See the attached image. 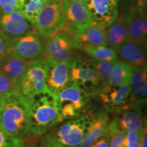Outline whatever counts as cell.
<instances>
[{
  "label": "cell",
  "instance_id": "cell-1",
  "mask_svg": "<svg viewBox=\"0 0 147 147\" xmlns=\"http://www.w3.org/2000/svg\"><path fill=\"white\" fill-rule=\"evenodd\" d=\"M0 128L21 140L31 135L29 101L17 91L0 99Z\"/></svg>",
  "mask_w": 147,
  "mask_h": 147
},
{
  "label": "cell",
  "instance_id": "cell-2",
  "mask_svg": "<svg viewBox=\"0 0 147 147\" xmlns=\"http://www.w3.org/2000/svg\"><path fill=\"white\" fill-rule=\"evenodd\" d=\"M29 103L31 135L41 136L63 121L57 106L55 96L49 92L36 95Z\"/></svg>",
  "mask_w": 147,
  "mask_h": 147
},
{
  "label": "cell",
  "instance_id": "cell-3",
  "mask_svg": "<svg viewBox=\"0 0 147 147\" xmlns=\"http://www.w3.org/2000/svg\"><path fill=\"white\" fill-rule=\"evenodd\" d=\"M58 110L63 121L81 117L91 112V96L71 83L55 96Z\"/></svg>",
  "mask_w": 147,
  "mask_h": 147
},
{
  "label": "cell",
  "instance_id": "cell-4",
  "mask_svg": "<svg viewBox=\"0 0 147 147\" xmlns=\"http://www.w3.org/2000/svg\"><path fill=\"white\" fill-rule=\"evenodd\" d=\"M71 83L75 84L89 96L97 97L105 85L91 63V58L78 54L71 61Z\"/></svg>",
  "mask_w": 147,
  "mask_h": 147
},
{
  "label": "cell",
  "instance_id": "cell-5",
  "mask_svg": "<svg viewBox=\"0 0 147 147\" xmlns=\"http://www.w3.org/2000/svg\"><path fill=\"white\" fill-rule=\"evenodd\" d=\"M45 47L47 58L55 61H71L79 54L75 48L72 31L66 25L45 38Z\"/></svg>",
  "mask_w": 147,
  "mask_h": 147
},
{
  "label": "cell",
  "instance_id": "cell-6",
  "mask_svg": "<svg viewBox=\"0 0 147 147\" xmlns=\"http://www.w3.org/2000/svg\"><path fill=\"white\" fill-rule=\"evenodd\" d=\"M48 59L29 62L23 76L17 84V91L29 101L47 91L46 87Z\"/></svg>",
  "mask_w": 147,
  "mask_h": 147
},
{
  "label": "cell",
  "instance_id": "cell-7",
  "mask_svg": "<svg viewBox=\"0 0 147 147\" xmlns=\"http://www.w3.org/2000/svg\"><path fill=\"white\" fill-rule=\"evenodd\" d=\"M97 98L100 100L107 113L115 115L136 105L129 83L119 85L106 84L101 89Z\"/></svg>",
  "mask_w": 147,
  "mask_h": 147
},
{
  "label": "cell",
  "instance_id": "cell-8",
  "mask_svg": "<svg viewBox=\"0 0 147 147\" xmlns=\"http://www.w3.org/2000/svg\"><path fill=\"white\" fill-rule=\"evenodd\" d=\"M34 26L45 38H49L65 25L60 0H49L40 11Z\"/></svg>",
  "mask_w": 147,
  "mask_h": 147
},
{
  "label": "cell",
  "instance_id": "cell-9",
  "mask_svg": "<svg viewBox=\"0 0 147 147\" xmlns=\"http://www.w3.org/2000/svg\"><path fill=\"white\" fill-rule=\"evenodd\" d=\"M45 37L35 29L28 34L10 42V48L18 56L27 62L47 58L45 47Z\"/></svg>",
  "mask_w": 147,
  "mask_h": 147
},
{
  "label": "cell",
  "instance_id": "cell-10",
  "mask_svg": "<svg viewBox=\"0 0 147 147\" xmlns=\"http://www.w3.org/2000/svg\"><path fill=\"white\" fill-rule=\"evenodd\" d=\"M89 113L79 118L69 119L58 127L50 130L61 146L80 147L89 121Z\"/></svg>",
  "mask_w": 147,
  "mask_h": 147
},
{
  "label": "cell",
  "instance_id": "cell-11",
  "mask_svg": "<svg viewBox=\"0 0 147 147\" xmlns=\"http://www.w3.org/2000/svg\"><path fill=\"white\" fill-rule=\"evenodd\" d=\"M121 0H83L91 25L106 28L118 16Z\"/></svg>",
  "mask_w": 147,
  "mask_h": 147
},
{
  "label": "cell",
  "instance_id": "cell-12",
  "mask_svg": "<svg viewBox=\"0 0 147 147\" xmlns=\"http://www.w3.org/2000/svg\"><path fill=\"white\" fill-rule=\"evenodd\" d=\"M47 59L46 87L47 91L55 96L71 84V61L57 62Z\"/></svg>",
  "mask_w": 147,
  "mask_h": 147
},
{
  "label": "cell",
  "instance_id": "cell-13",
  "mask_svg": "<svg viewBox=\"0 0 147 147\" xmlns=\"http://www.w3.org/2000/svg\"><path fill=\"white\" fill-rule=\"evenodd\" d=\"M34 29V25L18 10L0 15V32L10 42L28 34Z\"/></svg>",
  "mask_w": 147,
  "mask_h": 147
},
{
  "label": "cell",
  "instance_id": "cell-14",
  "mask_svg": "<svg viewBox=\"0 0 147 147\" xmlns=\"http://www.w3.org/2000/svg\"><path fill=\"white\" fill-rule=\"evenodd\" d=\"M117 59L131 69L146 67V45L127 40L115 51Z\"/></svg>",
  "mask_w": 147,
  "mask_h": 147
},
{
  "label": "cell",
  "instance_id": "cell-15",
  "mask_svg": "<svg viewBox=\"0 0 147 147\" xmlns=\"http://www.w3.org/2000/svg\"><path fill=\"white\" fill-rule=\"evenodd\" d=\"M89 115V123L80 147H91L107 133L110 121L107 112L92 110Z\"/></svg>",
  "mask_w": 147,
  "mask_h": 147
},
{
  "label": "cell",
  "instance_id": "cell-16",
  "mask_svg": "<svg viewBox=\"0 0 147 147\" xmlns=\"http://www.w3.org/2000/svg\"><path fill=\"white\" fill-rule=\"evenodd\" d=\"M65 25L76 29L91 25L83 0H60Z\"/></svg>",
  "mask_w": 147,
  "mask_h": 147
},
{
  "label": "cell",
  "instance_id": "cell-17",
  "mask_svg": "<svg viewBox=\"0 0 147 147\" xmlns=\"http://www.w3.org/2000/svg\"><path fill=\"white\" fill-rule=\"evenodd\" d=\"M144 106L136 104L115 115L121 129L136 132H142L146 129V117L142 108Z\"/></svg>",
  "mask_w": 147,
  "mask_h": 147
},
{
  "label": "cell",
  "instance_id": "cell-18",
  "mask_svg": "<svg viewBox=\"0 0 147 147\" xmlns=\"http://www.w3.org/2000/svg\"><path fill=\"white\" fill-rule=\"evenodd\" d=\"M71 31L77 50H81L86 46H106V28L90 25Z\"/></svg>",
  "mask_w": 147,
  "mask_h": 147
},
{
  "label": "cell",
  "instance_id": "cell-19",
  "mask_svg": "<svg viewBox=\"0 0 147 147\" xmlns=\"http://www.w3.org/2000/svg\"><path fill=\"white\" fill-rule=\"evenodd\" d=\"M126 16L128 40L146 45L147 21L145 10L131 8Z\"/></svg>",
  "mask_w": 147,
  "mask_h": 147
},
{
  "label": "cell",
  "instance_id": "cell-20",
  "mask_svg": "<svg viewBox=\"0 0 147 147\" xmlns=\"http://www.w3.org/2000/svg\"><path fill=\"white\" fill-rule=\"evenodd\" d=\"M28 62L24 61L10 48L8 53L0 59V71L17 84L27 68Z\"/></svg>",
  "mask_w": 147,
  "mask_h": 147
},
{
  "label": "cell",
  "instance_id": "cell-21",
  "mask_svg": "<svg viewBox=\"0 0 147 147\" xmlns=\"http://www.w3.org/2000/svg\"><path fill=\"white\" fill-rule=\"evenodd\" d=\"M106 47L115 51L123 42L128 40L126 14L117 17L109 26L106 27Z\"/></svg>",
  "mask_w": 147,
  "mask_h": 147
},
{
  "label": "cell",
  "instance_id": "cell-22",
  "mask_svg": "<svg viewBox=\"0 0 147 147\" xmlns=\"http://www.w3.org/2000/svg\"><path fill=\"white\" fill-rule=\"evenodd\" d=\"M147 67L132 69L129 85L136 104L145 105L147 97Z\"/></svg>",
  "mask_w": 147,
  "mask_h": 147
},
{
  "label": "cell",
  "instance_id": "cell-23",
  "mask_svg": "<svg viewBox=\"0 0 147 147\" xmlns=\"http://www.w3.org/2000/svg\"><path fill=\"white\" fill-rule=\"evenodd\" d=\"M49 0H17L16 10L34 24L40 11Z\"/></svg>",
  "mask_w": 147,
  "mask_h": 147
},
{
  "label": "cell",
  "instance_id": "cell-24",
  "mask_svg": "<svg viewBox=\"0 0 147 147\" xmlns=\"http://www.w3.org/2000/svg\"><path fill=\"white\" fill-rule=\"evenodd\" d=\"M132 69L123 62L117 59L110 71L108 83L112 85H119L129 83Z\"/></svg>",
  "mask_w": 147,
  "mask_h": 147
},
{
  "label": "cell",
  "instance_id": "cell-25",
  "mask_svg": "<svg viewBox=\"0 0 147 147\" xmlns=\"http://www.w3.org/2000/svg\"><path fill=\"white\" fill-rule=\"evenodd\" d=\"M81 51L95 61H115L117 60L116 52L106 46H86Z\"/></svg>",
  "mask_w": 147,
  "mask_h": 147
},
{
  "label": "cell",
  "instance_id": "cell-26",
  "mask_svg": "<svg viewBox=\"0 0 147 147\" xmlns=\"http://www.w3.org/2000/svg\"><path fill=\"white\" fill-rule=\"evenodd\" d=\"M116 61L117 60L100 61H95L91 59L92 65L105 84L108 83V80L109 78L110 71H111Z\"/></svg>",
  "mask_w": 147,
  "mask_h": 147
},
{
  "label": "cell",
  "instance_id": "cell-27",
  "mask_svg": "<svg viewBox=\"0 0 147 147\" xmlns=\"http://www.w3.org/2000/svg\"><path fill=\"white\" fill-rule=\"evenodd\" d=\"M16 91L17 89L14 82L6 75L0 71V99Z\"/></svg>",
  "mask_w": 147,
  "mask_h": 147
},
{
  "label": "cell",
  "instance_id": "cell-28",
  "mask_svg": "<svg viewBox=\"0 0 147 147\" xmlns=\"http://www.w3.org/2000/svg\"><path fill=\"white\" fill-rule=\"evenodd\" d=\"M23 145L21 139L9 135L0 128V147H21Z\"/></svg>",
  "mask_w": 147,
  "mask_h": 147
},
{
  "label": "cell",
  "instance_id": "cell-29",
  "mask_svg": "<svg viewBox=\"0 0 147 147\" xmlns=\"http://www.w3.org/2000/svg\"><path fill=\"white\" fill-rule=\"evenodd\" d=\"M144 131L142 132L127 131L126 137L124 140V143L126 144L127 147H139L141 138Z\"/></svg>",
  "mask_w": 147,
  "mask_h": 147
},
{
  "label": "cell",
  "instance_id": "cell-30",
  "mask_svg": "<svg viewBox=\"0 0 147 147\" xmlns=\"http://www.w3.org/2000/svg\"><path fill=\"white\" fill-rule=\"evenodd\" d=\"M41 136L40 147H62L51 131L47 132Z\"/></svg>",
  "mask_w": 147,
  "mask_h": 147
},
{
  "label": "cell",
  "instance_id": "cell-31",
  "mask_svg": "<svg viewBox=\"0 0 147 147\" xmlns=\"http://www.w3.org/2000/svg\"><path fill=\"white\" fill-rule=\"evenodd\" d=\"M16 8L17 0H0V15L10 14Z\"/></svg>",
  "mask_w": 147,
  "mask_h": 147
},
{
  "label": "cell",
  "instance_id": "cell-32",
  "mask_svg": "<svg viewBox=\"0 0 147 147\" xmlns=\"http://www.w3.org/2000/svg\"><path fill=\"white\" fill-rule=\"evenodd\" d=\"M10 49V41L0 32V59L6 54Z\"/></svg>",
  "mask_w": 147,
  "mask_h": 147
},
{
  "label": "cell",
  "instance_id": "cell-33",
  "mask_svg": "<svg viewBox=\"0 0 147 147\" xmlns=\"http://www.w3.org/2000/svg\"><path fill=\"white\" fill-rule=\"evenodd\" d=\"M110 137L106 133L104 136L101 138L100 139H99L91 147H110Z\"/></svg>",
  "mask_w": 147,
  "mask_h": 147
},
{
  "label": "cell",
  "instance_id": "cell-34",
  "mask_svg": "<svg viewBox=\"0 0 147 147\" xmlns=\"http://www.w3.org/2000/svg\"><path fill=\"white\" fill-rule=\"evenodd\" d=\"M139 147H147V136L146 130H145L142 134V136L141 138L140 143Z\"/></svg>",
  "mask_w": 147,
  "mask_h": 147
},
{
  "label": "cell",
  "instance_id": "cell-35",
  "mask_svg": "<svg viewBox=\"0 0 147 147\" xmlns=\"http://www.w3.org/2000/svg\"><path fill=\"white\" fill-rule=\"evenodd\" d=\"M21 147H35V146L34 145L32 144H23V145Z\"/></svg>",
  "mask_w": 147,
  "mask_h": 147
}]
</instances>
